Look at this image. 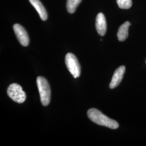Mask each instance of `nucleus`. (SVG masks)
<instances>
[{
    "label": "nucleus",
    "instance_id": "f257e3e1",
    "mask_svg": "<svg viewBox=\"0 0 146 146\" xmlns=\"http://www.w3.org/2000/svg\"><path fill=\"white\" fill-rule=\"evenodd\" d=\"M87 115L90 120L99 125L107 127L113 129L118 128L119 126L116 121L110 119L95 108L89 110L87 111Z\"/></svg>",
    "mask_w": 146,
    "mask_h": 146
},
{
    "label": "nucleus",
    "instance_id": "f03ea898",
    "mask_svg": "<svg viewBox=\"0 0 146 146\" xmlns=\"http://www.w3.org/2000/svg\"><path fill=\"white\" fill-rule=\"evenodd\" d=\"M37 85L42 105L47 106L50 102V88L47 80L42 76L36 79Z\"/></svg>",
    "mask_w": 146,
    "mask_h": 146
},
{
    "label": "nucleus",
    "instance_id": "7ed1b4c3",
    "mask_svg": "<svg viewBox=\"0 0 146 146\" xmlns=\"http://www.w3.org/2000/svg\"><path fill=\"white\" fill-rule=\"evenodd\" d=\"M8 96L19 104L23 103L26 99V95L21 86L17 84H11L7 89Z\"/></svg>",
    "mask_w": 146,
    "mask_h": 146
},
{
    "label": "nucleus",
    "instance_id": "20e7f679",
    "mask_svg": "<svg viewBox=\"0 0 146 146\" xmlns=\"http://www.w3.org/2000/svg\"><path fill=\"white\" fill-rule=\"evenodd\" d=\"M65 63L68 70L75 78L80 76L81 67L76 57L72 53H68L66 55Z\"/></svg>",
    "mask_w": 146,
    "mask_h": 146
},
{
    "label": "nucleus",
    "instance_id": "39448f33",
    "mask_svg": "<svg viewBox=\"0 0 146 146\" xmlns=\"http://www.w3.org/2000/svg\"><path fill=\"white\" fill-rule=\"evenodd\" d=\"M13 29L16 37L22 46L27 47L29 43V38L25 29L19 24H15Z\"/></svg>",
    "mask_w": 146,
    "mask_h": 146
},
{
    "label": "nucleus",
    "instance_id": "423d86ee",
    "mask_svg": "<svg viewBox=\"0 0 146 146\" xmlns=\"http://www.w3.org/2000/svg\"><path fill=\"white\" fill-rule=\"evenodd\" d=\"M125 71V67L124 66H120V67L116 69L110 84V88H115L120 84L123 79Z\"/></svg>",
    "mask_w": 146,
    "mask_h": 146
},
{
    "label": "nucleus",
    "instance_id": "0eeeda50",
    "mask_svg": "<svg viewBox=\"0 0 146 146\" xmlns=\"http://www.w3.org/2000/svg\"><path fill=\"white\" fill-rule=\"evenodd\" d=\"M95 27L96 31L100 36H104L107 31V22L104 14L100 13L96 18Z\"/></svg>",
    "mask_w": 146,
    "mask_h": 146
},
{
    "label": "nucleus",
    "instance_id": "6e6552de",
    "mask_svg": "<svg viewBox=\"0 0 146 146\" xmlns=\"http://www.w3.org/2000/svg\"><path fill=\"white\" fill-rule=\"evenodd\" d=\"M30 3L36 10L40 18L43 21L47 20L48 14L45 8L39 0H29Z\"/></svg>",
    "mask_w": 146,
    "mask_h": 146
},
{
    "label": "nucleus",
    "instance_id": "1a4fd4ad",
    "mask_svg": "<svg viewBox=\"0 0 146 146\" xmlns=\"http://www.w3.org/2000/svg\"><path fill=\"white\" fill-rule=\"evenodd\" d=\"M131 26V23L127 21L120 27L117 34L118 40L120 41H124L128 36V29Z\"/></svg>",
    "mask_w": 146,
    "mask_h": 146
},
{
    "label": "nucleus",
    "instance_id": "9d476101",
    "mask_svg": "<svg viewBox=\"0 0 146 146\" xmlns=\"http://www.w3.org/2000/svg\"><path fill=\"white\" fill-rule=\"evenodd\" d=\"M82 0H67V9L69 13L73 14L76 10Z\"/></svg>",
    "mask_w": 146,
    "mask_h": 146
},
{
    "label": "nucleus",
    "instance_id": "9b49d317",
    "mask_svg": "<svg viewBox=\"0 0 146 146\" xmlns=\"http://www.w3.org/2000/svg\"><path fill=\"white\" fill-rule=\"evenodd\" d=\"M116 2L121 9H127L130 8L132 5L131 0H116Z\"/></svg>",
    "mask_w": 146,
    "mask_h": 146
}]
</instances>
